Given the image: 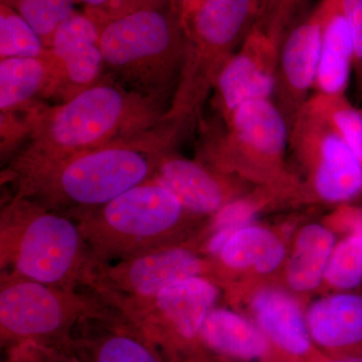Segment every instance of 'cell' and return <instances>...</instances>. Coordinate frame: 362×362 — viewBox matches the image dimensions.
Here are the masks:
<instances>
[{"label": "cell", "instance_id": "obj_1", "mask_svg": "<svg viewBox=\"0 0 362 362\" xmlns=\"http://www.w3.org/2000/svg\"><path fill=\"white\" fill-rule=\"evenodd\" d=\"M190 124L173 119L142 134L96 148L39 160L11 161L2 181L11 183V194L70 216L102 206L149 180Z\"/></svg>", "mask_w": 362, "mask_h": 362}, {"label": "cell", "instance_id": "obj_2", "mask_svg": "<svg viewBox=\"0 0 362 362\" xmlns=\"http://www.w3.org/2000/svg\"><path fill=\"white\" fill-rule=\"evenodd\" d=\"M168 111V105L141 96L105 73L70 101L35 108L30 135L9 161L68 156L127 139L160 125Z\"/></svg>", "mask_w": 362, "mask_h": 362}, {"label": "cell", "instance_id": "obj_3", "mask_svg": "<svg viewBox=\"0 0 362 362\" xmlns=\"http://www.w3.org/2000/svg\"><path fill=\"white\" fill-rule=\"evenodd\" d=\"M0 265L42 284L93 292L101 266L73 218L13 194L0 214Z\"/></svg>", "mask_w": 362, "mask_h": 362}, {"label": "cell", "instance_id": "obj_4", "mask_svg": "<svg viewBox=\"0 0 362 362\" xmlns=\"http://www.w3.org/2000/svg\"><path fill=\"white\" fill-rule=\"evenodd\" d=\"M96 23L105 73L170 109L187 47L180 16L169 7H145Z\"/></svg>", "mask_w": 362, "mask_h": 362}, {"label": "cell", "instance_id": "obj_5", "mask_svg": "<svg viewBox=\"0 0 362 362\" xmlns=\"http://www.w3.org/2000/svg\"><path fill=\"white\" fill-rule=\"evenodd\" d=\"M185 213L175 195L149 180L102 206L66 216L77 223L98 263L109 265L175 244Z\"/></svg>", "mask_w": 362, "mask_h": 362}, {"label": "cell", "instance_id": "obj_6", "mask_svg": "<svg viewBox=\"0 0 362 362\" xmlns=\"http://www.w3.org/2000/svg\"><path fill=\"white\" fill-rule=\"evenodd\" d=\"M263 0H202L182 20V73L166 120L194 122L221 73L256 25Z\"/></svg>", "mask_w": 362, "mask_h": 362}, {"label": "cell", "instance_id": "obj_7", "mask_svg": "<svg viewBox=\"0 0 362 362\" xmlns=\"http://www.w3.org/2000/svg\"><path fill=\"white\" fill-rule=\"evenodd\" d=\"M109 306L90 290L64 289L1 271L0 328L4 340L61 337L83 319L99 315Z\"/></svg>", "mask_w": 362, "mask_h": 362}, {"label": "cell", "instance_id": "obj_8", "mask_svg": "<svg viewBox=\"0 0 362 362\" xmlns=\"http://www.w3.org/2000/svg\"><path fill=\"white\" fill-rule=\"evenodd\" d=\"M202 269L201 258L192 250L168 245L100 266L94 292L128 315L169 286L199 277Z\"/></svg>", "mask_w": 362, "mask_h": 362}, {"label": "cell", "instance_id": "obj_9", "mask_svg": "<svg viewBox=\"0 0 362 362\" xmlns=\"http://www.w3.org/2000/svg\"><path fill=\"white\" fill-rule=\"evenodd\" d=\"M289 143L313 162L316 194L326 202H344L362 190V162L320 117L304 106L290 126Z\"/></svg>", "mask_w": 362, "mask_h": 362}, {"label": "cell", "instance_id": "obj_10", "mask_svg": "<svg viewBox=\"0 0 362 362\" xmlns=\"http://www.w3.org/2000/svg\"><path fill=\"white\" fill-rule=\"evenodd\" d=\"M279 56L280 45L255 25L216 84V104L223 122L246 102L272 99L277 83Z\"/></svg>", "mask_w": 362, "mask_h": 362}, {"label": "cell", "instance_id": "obj_11", "mask_svg": "<svg viewBox=\"0 0 362 362\" xmlns=\"http://www.w3.org/2000/svg\"><path fill=\"white\" fill-rule=\"evenodd\" d=\"M322 40L320 4L287 33L280 45L276 106L291 126L315 86Z\"/></svg>", "mask_w": 362, "mask_h": 362}, {"label": "cell", "instance_id": "obj_12", "mask_svg": "<svg viewBox=\"0 0 362 362\" xmlns=\"http://www.w3.org/2000/svg\"><path fill=\"white\" fill-rule=\"evenodd\" d=\"M99 40V26L87 13H75L57 28L49 47L56 66L52 101H70L103 78Z\"/></svg>", "mask_w": 362, "mask_h": 362}, {"label": "cell", "instance_id": "obj_13", "mask_svg": "<svg viewBox=\"0 0 362 362\" xmlns=\"http://www.w3.org/2000/svg\"><path fill=\"white\" fill-rule=\"evenodd\" d=\"M218 289L209 280L194 277L181 281L159 292L151 301L126 315L152 340L163 330L185 339L201 333L207 315L213 310Z\"/></svg>", "mask_w": 362, "mask_h": 362}, {"label": "cell", "instance_id": "obj_14", "mask_svg": "<svg viewBox=\"0 0 362 362\" xmlns=\"http://www.w3.org/2000/svg\"><path fill=\"white\" fill-rule=\"evenodd\" d=\"M225 124V131L216 135L221 148L267 163H278L282 159L290 129L273 100L246 102L233 111Z\"/></svg>", "mask_w": 362, "mask_h": 362}, {"label": "cell", "instance_id": "obj_15", "mask_svg": "<svg viewBox=\"0 0 362 362\" xmlns=\"http://www.w3.org/2000/svg\"><path fill=\"white\" fill-rule=\"evenodd\" d=\"M80 324L88 332L80 343L87 362H161L151 338L111 305Z\"/></svg>", "mask_w": 362, "mask_h": 362}, {"label": "cell", "instance_id": "obj_16", "mask_svg": "<svg viewBox=\"0 0 362 362\" xmlns=\"http://www.w3.org/2000/svg\"><path fill=\"white\" fill-rule=\"evenodd\" d=\"M150 180L165 187L192 214L218 213L228 204V189L218 175L173 151L162 157Z\"/></svg>", "mask_w": 362, "mask_h": 362}, {"label": "cell", "instance_id": "obj_17", "mask_svg": "<svg viewBox=\"0 0 362 362\" xmlns=\"http://www.w3.org/2000/svg\"><path fill=\"white\" fill-rule=\"evenodd\" d=\"M56 66L47 58L0 59V114L25 113L52 100Z\"/></svg>", "mask_w": 362, "mask_h": 362}, {"label": "cell", "instance_id": "obj_18", "mask_svg": "<svg viewBox=\"0 0 362 362\" xmlns=\"http://www.w3.org/2000/svg\"><path fill=\"white\" fill-rule=\"evenodd\" d=\"M322 40L314 89L323 94H346L354 63V42L340 0H321Z\"/></svg>", "mask_w": 362, "mask_h": 362}, {"label": "cell", "instance_id": "obj_19", "mask_svg": "<svg viewBox=\"0 0 362 362\" xmlns=\"http://www.w3.org/2000/svg\"><path fill=\"white\" fill-rule=\"evenodd\" d=\"M312 337L327 347H341L362 340V297L341 294L324 298L307 316Z\"/></svg>", "mask_w": 362, "mask_h": 362}, {"label": "cell", "instance_id": "obj_20", "mask_svg": "<svg viewBox=\"0 0 362 362\" xmlns=\"http://www.w3.org/2000/svg\"><path fill=\"white\" fill-rule=\"evenodd\" d=\"M259 325L281 349L303 354L309 349V335L296 302L277 290H263L254 299Z\"/></svg>", "mask_w": 362, "mask_h": 362}, {"label": "cell", "instance_id": "obj_21", "mask_svg": "<svg viewBox=\"0 0 362 362\" xmlns=\"http://www.w3.org/2000/svg\"><path fill=\"white\" fill-rule=\"evenodd\" d=\"M201 334L211 349L242 358L264 356L268 344L264 335L249 321L233 312L211 310L202 325Z\"/></svg>", "mask_w": 362, "mask_h": 362}, {"label": "cell", "instance_id": "obj_22", "mask_svg": "<svg viewBox=\"0 0 362 362\" xmlns=\"http://www.w3.org/2000/svg\"><path fill=\"white\" fill-rule=\"evenodd\" d=\"M333 246L334 237L322 226L310 225L302 230L288 267V281L293 289L308 291L320 284Z\"/></svg>", "mask_w": 362, "mask_h": 362}, {"label": "cell", "instance_id": "obj_23", "mask_svg": "<svg viewBox=\"0 0 362 362\" xmlns=\"http://www.w3.org/2000/svg\"><path fill=\"white\" fill-rule=\"evenodd\" d=\"M280 240L265 228L247 226L233 233L220 252L221 261L230 268L254 267L259 273L273 272L284 259Z\"/></svg>", "mask_w": 362, "mask_h": 362}, {"label": "cell", "instance_id": "obj_24", "mask_svg": "<svg viewBox=\"0 0 362 362\" xmlns=\"http://www.w3.org/2000/svg\"><path fill=\"white\" fill-rule=\"evenodd\" d=\"M305 107L322 118L362 162V113L350 103L346 94L316 93Z\"/></svg>", "mask_w": 362, "mask_h": 362}, {"label": "cell", "instance_id": "obj_25", "mask_svg": "<svg viewBox=\"0 0 362 362\" xmlns=\"http://www.w3.org/2000/svg\"><path fill=\"white\" fill-rule=\"evenodd\" d=\"M49 56L51 51L30 23L11 6L0 2V59Z\"/></svg>", "mask_w": 362, "mask_h": 362}, {"label": "cell", "instance_id": "obj_26", "mask_svg": "<svg viewBox=\"0 0 362 362\" xmlns=\"http://www.w3.org/2000/svg\"><path fill=\"white\" fill-rule=\"evenodd\" d=\"M14 9L49 49L57 28L76 13L75 0H0Z\"/></svg>", "mask_w": 362, "mask_h": 362}, {"label": "cell", "instance_id": "obj_27", "mask_svg": "<svg viewBox=\"0 0 362 362\" xmlns=\"http://www.w3.org/2000/svg\"><path fill=\"white\" fill-rule=\"evenodd\" d=\"M334 287L349 289L362 281V235H356L342 242L331 255L325 272Z\"/></svg>", "mask_w": 362, "mask_h": 362}, {"label": "cell", "instance_id": "obj_28", "mask_svg": "<svg viewBox=\"0 0 362 362\" xmlns=\"http://www.w3.org/2000/svg\"><path fill=\"white\" fill-rule=\"evenodd\" d=\"M305 0H264L256 25L281 45L287 33L298 23Z\"/></svg>", "mask_w": 362, "mask_h": 362}, {"label": "cell", "instance_id": "obj_29", "mask_svg": "<svg viewBox=\"0 0 362 362\" xmlns=\"http://www.w3.org/2000/svg\"><path fill=\"white\" fill-rule=\"evenodd\" d=\"M354 42L352 71L357 103L362 102V0H340Z\"/></svg>", "mask_w": 362, "mask_h": 362}, {"label": "cell", "instance_id": "obj_30", "mask_svg": "<svg viewBox=\"0 0 362 362\" xmlns=\"http://www.w3.org/2000/svg\"><path fill=\"white\" fill-rule=\"evenodd\" d=\"M255 218V206L247 201L230 202L216 213L214 233H221L228 237L247 228Z\"/></svg>", "mask_w": 362, "mask_h": 362}, {"label": "cell", "instance_id": "obj_31", "mask_svg": "<svg viewBox=\"0 0 362 362\" xmlns=\"http://www.w3.org/2000/svg\"><path fill=\"white\" fill-rule=\"evenodd\" d=\"M87 6V14L96 23L127 13L126 0H78Z\"/></svg>", "mask_w": 362, "mask_h": 362}, {"label": "cell", "instance_id": "obj_32", "mask_svg": "<svg viewBox=\"0 0 362 362\" xmlns=\"http://www.w3.org/2000/svg\"><path fill=\"white\" fill-rule=\"evenodd\" d=\"M128 11L145 8V7H156V8H166L169 7V0H126Z\"/></svg>", "mask_w": 362, "mask_h": 362}, {"label": "cell", "instance_id": "obj_33", "mask_svg": "<svg viewBox=\"0 0 362 362\" xmlns=\"http://www.w3.org/2000/svg\"><path fill=\"white\" fill-rule=\"evenodd\" d=\"M192 1V0H169V8L182 21Z\"/></svg>", "mask_w": 362, "mask_h": 362}, {"label": "cell", "instance_id": "obj_34", "mask_svg": "<svg viewBox=\"0 0 362 362\" xmlns=\"http://www.w3.org/2000/svg\"><path fill=\"white\" fill-rule=\"evenodd\" d=\"M354 225H356L357 235H362V216H356Z\"/></svg>", "mask_w": 362, "mask_h": 362}, {"label": "cell", "instance_id": "obj_35", "mask_svg": "<svg viewBox=\"0 0 362 362\" xmlns=\"http://www.w3.org/2000/svg\"><path fill=\"white\" fill-rule=\"evenodd\" d=\"M325 362H362V357H352V358L339 359V361H331Z\"/></svg>", "mask_w": 362, "mask_h": 362}, {"label": "cell", "instance_id": "obj_36", "mask_svg": "<svg viewBox=\"0 0 362 362\" xmlns=\"http://www.w3.org/2000/svg\"><path fill=\"white\" fill-rule=\"evenodd\" d=\"M201 1H202V0H192V4H190L189 7H188V9H187V13H185V16H187L188 11H192V8H194V7L197 6V4H199V2H201Z\"/></svg>", "mask_w": 362, "mask_h": 362}, {"label": "cell", "instance_id": "obj_37", "mask_svg": "<svg viewBox=\"0 0 362 362\" xmlns=\"http://www.w3.org/2000/svg\"><path fill=\"white\" fill-rule=\"evenodd\" d=\"M361 113H362V109H361Z\"/></svg>", "mask_w": 362, "mask_h": 362}, {"label": "cell", "instance_id": "obj_38", "mask_svg": "<svg viewBox=\"0 0 362 362\" xmlns=\"http://www.w3.org/2000/svg\"><path fill=\"white\" fill-rule=\"evenodd\" d=\"M264 2V1H263Z\"/></svg>", "mask_w": 362, "mask_h": 362}]
</instances>
